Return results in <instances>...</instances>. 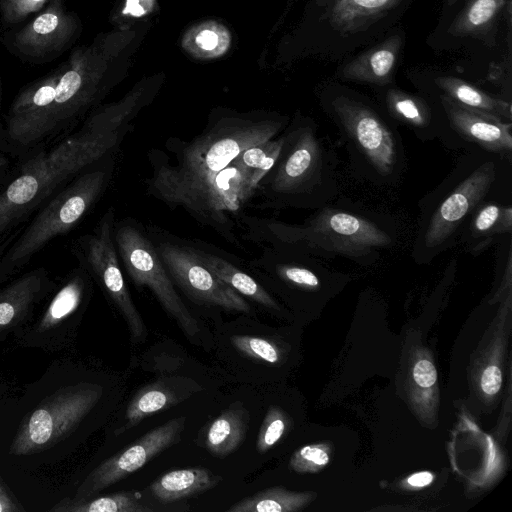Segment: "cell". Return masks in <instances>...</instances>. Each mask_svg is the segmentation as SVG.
<instances>
[{"label": "cell", "mask_w": 512, "mask_h": 512, "mask_svg": "<svg viewBox=\"0 0 512 512\" xmlns=\"http://www.w3.org/2000/svg\"><path fill=\"white\" fill-rule=\"evenodd\" d=\"M126 130L78 131L18 159L0 183V240L88 166L114 153Z\"/></svg>", "instance_id": "7a4b0ae2"}, {"label": "cell", "mask_w": 512, "mask_h": 512, "mask_svg": "<svg viewBox=\"0 0 512 512\" xmlns=\"http://www.w3.org/2000/svg\"><path fill=\"white\" fill-rule=\"evenodd\" d=\"M48 0H2L3 18L8 23H16L31 13L39 11Z\"/></svg>", "instance_id": "4dcf8cb0"}, {"label": "cell", "mask_w": 512, "mask_h": 512, "mask_svg": "<svg viewBox=\"0 0 512 512\" xmlns=\"http://www.w3.org/2000/svg\"><path fill=\"white\" fill-rule=\"evenodd\" d=\"M508 234H512V204L505 198H491L482 201L465 220L456 245L478 256Z\"/></svg>", "instance_id": "ac0fdd59"}, {"label": "cell", "mask_w": 512, "mask_h": 512, "mask_svg": "<svg viewBox=\"0 0 512 512\" xmlns=\"http://www.w3.org/2000/svg\"><path fill=\"white\" fill-rule=\"evenodd\" d=\"M413 378L420 387H432L437 380L436 368L431 361L421 359L413 368Z\"/></svg>", "instance_id": "836d02e7"}, {"label": "cell", "mask_w": 512, "mask_h": 512, "mask_svg": "<svg viewBox=\"0 0 512 512\" xmlns=\"http://www.w3.org/2000/svg\"><path fill=\"white\" fill-rule=\"evenodd\" d=\"M11 169L12 166L9 155L0 150V183L5 180Z\"/></svg>", "instance_id": "60d3db41"}, {"label": "cell", "mask_w": 512, "mask_h": 512, "mask_svg": "<svg viewBox=\"0 0 512 512\" xmlns=\"http://www.w3.org/2000/svg\"><path fill=\"white\" fill-rule=\"evenodd\" d=\"M114 223L115 213L113 208H109L90 232L74 240L71 251L79 266L86 270L119 310L131 336L136 341H143L147 331L119 265L113 238Z\"/></svg>", "instance_id": "7c38bea8"}, {"label": "cell", "mask_w": 512, "mask_h": 512, "mask_svg": "<svg viewBox=\"0 0 512 512\" xmlns=\"http://www.w3.org/2000/svg\"><path fill=\"white\" fill-rule=\"evenodd\" d=\"M306 497L281 487H272L242 499L228 508V512H287L298 509Z\"/></svg>", "instance_id": "4316f807"}, {"label": "cell", "mask_w": 512, "mask_h": 512, "mask_svg": "<svg viewBox=\"0 0 512 512\" xmlns=\"http://www.w3.org/2000/svg\"><path fill=\"white\" fill-rule=\"evenodd\" d=\"M512 161L481 151L467 150L451 171L418 201L419 218L412 246L416 264H430L456 246L459 231L484 200L505 198L511 186Z\"/></svg>", "instance_id": "6da1fadb"}, {"label": "cell", "mask_w": 512, "mask_h": 512, "mask_svg": "<svg viewBox=\"0 0 512 512\" xmlns=\"http://www.w3.org/2000/svg\"><path fill=\"white\" fill-rule=\"evenodd\" d=\"M383 103L388 116L407 127L420 141L438 139L447 146V131L438 106L434 108L420 97L393 89L385 93Z\"/></svg>", "instance_id": "d6986e66"}, {"label": "cell", "mask_w": 512, "mask_h": 512, "mask_svg": "<svg viewBox=\"0 0 512 512\" xmlns=\"http://www.w3.org/2000/svg\"><path fill=\"white\" fill-rule=\"evenodd\" d=\"M50 512H153L132 492H118L101 497L77 499L62 498L49 509Z\"/></svg>", "instance_id": "cb8c5ba5"}, {"label": "cell", "mask_w": 512, "mask_h": 512, "mask_svg": "<svg viewBox=\"0 0 512 512\" xmlns=\"http://www.w3.org/2000/svg\"><path fill=\"white\" fill-rule=\"evenodd\" d=\"M222 477L206 468L172 470L149 487L156 499L161 502H175L214 488Z\"/></svg>", "instance_id": "44dd1931"}, {"label": "cell", "mask_w": 512, "mask_h": 512, "mask_svg": "<svg viewBox=\"0 0 512 512\" xmlns=\"http://www.w3.org/2000/svg\"><path fill=\"white\" fill-rule=\"evenodd\" d=\"M434 84L439 96L446 97L467 109L512 123V107L509 101L491 96L454 77H438Z\"/></svg>", "instance_id": "ffe728a7"}, {"label": "cell", "mask_w": 512, "mask_h": 512, "mask_svg": "<svg viewBox=\"0 0 512 512\" xmlns=\"http://www.w3.org/2000/svg\"><path fill=\"white\" fill-rule=\"evenodd\" d=\"M284 122L234 120L219 123L188 143L180 154L178 166H166L183 176L212 178L226 168L245 149L275 138Z\"/></svg>", "instance_id": "8fae6325"}, {"label": "cell", "mask_w": 512, "mask_h": 512, "mask_svg": "<svg viewBox=\"0 0 512 512\" xmlns=\"http://www.w3.org/2000/svg\"><path fill=\"white\" fill-rule=\"evenodd\" d=\"M0 103H1V87H0ZM2 140H3V123L0 120V150L2 147Z\"/></svg>", "instance_id": "7bdbcfd3"}, {"label": "cell", "mask_w": 512, "mask_h": 512, "mask_svg": "<svg viewBox=\"0 0 512 512\" xmlns=\"http://www.w3.org/2000/svg\"><path fill=\"white\" fill-rule=\"evenodd\" d=\"M147 11V5L143 0H127L123 13L139 17L145 14Z\"/></svg>", "instance_id": "f35d334b"}, {"label": "cell", "mask_w": 512, "mask_h": 512, "mask_svg": "<svg viewBox=\"0 0 512 512\" xmlns=\"http://www.w3.org/2000/svg\"><path fill=\"white\" fill-rule=\"evenodd\" d=\"M235 348L243 354L268 363H277L280 360V351L277 346L264 338L249 335H236L231 338Z\"/></svg>", "instance_id": "f546056e"}, {"label": "cell", "mask_w": 512, "mask_h": 512, "mask_svg": "<svg viewBox=\"0 0 512 512\" xmlns=\"http://www.w3.org/2000/svg\"><path fill=\"white\" fill-rule=\"evenodd\" d=\"M57 280L36 267L0 287V342L24 327L53 291Z\"/></svg>", "instance_id": "2e32d148"}, {"label": "cell", "mask_w": 512, "mask_h": 512, "mask_svg": "<svg viewBox=\"0 0 512 512\" xmlns=\"http://www.w3.org/2000/svg\"><path fill=\"white\" fill-rule=\"evenodd\" d=\"M113 238L125 270L137 286L148 287L183 332L194 337L198 324L174 288L153 241L129 219L114 223Z\"/></svg>", "instance_id": "30bf717a"}, {"label": "cell", "mask_w": 512, "mask_h": 512, "mask_svg": "<svg viewBox=\"0 0 512 512\" xmlns=\"http://www.w3.org/2000/svg\"><path fill=\"white\" fill-rule=\"evenodd\" d=\"M315 210L302 224L267 223V239L276 249L318 259L343 257L364 266L375 264L396 242V229L384 217L330 204Z\"/></svg>", "instance_id": "3957f363"}, {"label": "cell", "mask_w": 512, "mask_h": 512, "mask_svg": "<svg viewBox=\"0 0 512 512\" xmlns=\"http://www.w3.org/2000/svg\"><path fill=\"white\" fill-rule=\"evenodd\" d=\"M101 396L102 388L96 384L62 387L24 417L9 453L27 456L52 448L80 424Z\"/></svg>", "instance_id": "9c48e42d"}, {"label": "cell", "mask_w": 512, "mask_h": 512, "mask_svg": "<svg viewBox=\"0 0 512 512\" xmlns=\"http://www.w3.org/2000/svg\"><path fill=\"white\" fill-rule=\"evenodd\" d=\"M75 31V22L59 4L53 2L14 38L24 56L42 59L61 51Z\"/></svg>", "instance_id": "e0dca14e"}, {"label": "cell", "mask_w": 512, "mask_h": 512, "mask_svg": "<svg viewBox=\"0 0 512 512\" xmlns=\"http://www.w3.org/2000/svg\"><path fill=\"white\" fill-rule=\"evenodd\" d=\"M323 107L336 126L351 174L376 186L399 183L406 154L396 123L385 111L356 95L326 94Z\"/></svg>", "instance_id": "277c9868"}, {"label": "cell", "mask_w": 512, "mask_h": 512, "mask_svg": "<svg viewBox=\"0 0 512 512\" xmlns=\"http://www.w3.org/2000/svg\"><path fill=\"white\" fill-rule=\"evenodd\" d=\"M438 109L447 131V148L478 149L512 161V123L462 107L438 96Z\"/></svg>", "instance_id": "9a60e30c"}, {"label": "cell", "mask_w": 512, "mask_h": 512, "mask_svg": "<svg viewBox=\"0 0 512 512\" xmlns=\"http://www.w3.org/2000/svg\"><path fill=\"white\" fill-rule=\"evenodd\" d=\"M196 45L205 51H212L219 45V35L211 29L200 31L195 37Z\"/></svg>", "instance_id": "8d00e7d4"}, {"label": "cell", "mask_w": 512, "mask_h": 512, "mask_svg": "<svg viewBox=\"0 0 512 512\" xmlns=\"http://www.w3.org/2000/svg\"><path fill=\"white\" fill-rule=\"evenodd\" d=\"M25 508L0 477V512H23Z\"/></svg>", "instance_id": "d590c367"}, {"label": "cell", "mask_w": 512, "mask_h": 512, "mask_svg": "<svg viewBox=\"0 0 512 512\" xmlns=\"http://www.w3.org/2000/svg\"><path fill=\"white\" fill-rule=\"evenodd\" d=\"M92 292V278L81 266L57 280V284L29 323L13 334L22 348L54 353L68 349Z\"/></svg>", "instance_id": "ba28073f"}, {"label": "cell", "mask_w": 512, "mask_h": 512, "mask_svg": "<svg viewBox=\"0 0 512 512\" xmlns=\"http://www.w3.org/2000/svg\"><path fill=\"white\" fill-rule=\"evenodd\" d=\"M178 398L159 384L145 386L130 401L126 410V424L118 430L122 433L143 419L178 403Z\"/></svg>", "instance_id": "484cf974"}, {"label": "cell", "mask_w": 512, "mask_h": 512, "mask_svg": "<svg viewBox=\"0 0 512 512\" xmlns=\"http://www.w3.org/2000/svg\"><path fill=\"white\" fill-rule=\"evenodd\" d=\"M329 462V456L319 446H305L292 458L291 465L296 470H305L312 466H324Z\"/></svg>", "instance_id": "1f68e13d"}, {"label": "cell", "mask_w": 512, "mask_h": 512, "mask_svg": "<svg viewBox=\"0 0 512 512\" xmlns=\"http://www.w3.org/2000/svg\"><path fill=\"white\" fill-rule=\"evenodd\" d=\"M248 179L247 172L234 161L213 178L182 176L162 164L155 170L150 188L152 194L184 207L196 219L233 240L227 213L236 214L253 195Z\"/></svg>", "instance_id": "52a82bcc"}, {"label": "cell", "mask_w": 512, "mask_h": 512, "mask_svg": "<svg viewBox=\"0 0 512 512\" xmlns=\"http://www.w3.org/2000/svg\"><path fill=\"white\" fill-rule=\"evenodd\" d=\"M501 384L502 374L500 369L495 365L488 366L483 371L481 377V388L483 392L488 395H494L500 390Z\"/></svg>", "instance_id": "e575fe53"}, {"label": "cell", "mask_w": 512, "mask_h": 512, "mask_svg": "<svg viewBox=\"0 0 512 512\" xmlns=\"http://www.w3.org/2000/svg\"><path fill=\"white\" fill-rule=\"evenodd\" d=\"M433 475L430 472L423 471L411 475L407 482L413 487H424L433 481Z\"/></svg>", "instance_id": "ab89813d"}, {"label": "cell", "mask_w": 512, "mask_h": 512, "mask_svg": "<svg viewBox=\"0 0 512 512\" xmlns=\"http://www.w3.org/2000/svg\"><path fill=\"white\" fill-rule=\"evenodd\" d=\"M249 416L238 404L224 410L208 427L205 445L215 457L223 458L245 440Z\"/></svg>", "instance_id": "7402d4cb"}, {"label": "cell", "mask_w": 512, "mask_h": 512, "mask_svg": "<svg viewBox=\"0 0 512 512\" xmlns=\"http://www.w3.org/2000/svg\"><path fill=\"white\" fill-rule=\"evenodd\" d=\"M184 426L185 417H178L147 432L127 449L106 459L92 470L78 487L74 498L93 497L136 472L156 455L176 443Z\"/></svg>", "instance_id": "5bb4252c"}, {"label": "cell", "mask_w": 512, "mask_h": 512, "mask_svg": "<svg viewBox=\"0 0 512 512\" xmlns=\"http://www.w3.org/2000/svg\"><path fill=\"white\" fill-rule=\"evenodd\" d=\"M283 135L280 155L265 176L266 197L275 207L317 209L329 204L339 193L332 146L309 118H297Z\"/></svg>", "instance_id": "5b68a950"}, {"label": "cell", "mask_w": 512, "mask_h": 512, "mask_svg": "<svg viewBox=\"0 0 512 512\" xmlns=\"http://www.w3.org/2000/svg\"><path fill=\"white\" fill-rule=\"evenodd\" d=\"M283 143L284 135H281L245 149L233 160L247 172L248 186L252 194L274 166Z\"/></svg>", "instance_id": "d4e9b609"}, {"label": "cell", "mask_w": 512, "mask_h": 512, "mask_svg": "<svg viewBox=\"0 0 512 512\" xmlns=\"http://www.w3.org/2000/svg\"><path fill=\"white\" fill-rule=\"evenodd\" d=\"M112 155L85 168L38 209L0 260V285L16 277L49 242L69 233L91 211L111 181Z\"/></svg>", "instance_id": "8992f818"}, {"label": "cell", "mask_w": 512, "mask_h": 512, "mask_svg": "<svg viewBox=\"0 0 512 512\" xmlns=\"http://www.w3.org/2000/svg\"><path fill=\"white\" fill-rule=\"evenodd\" d=\"M391 0H348L347 5H352L355 12L369 13L387 6Z\"/></svg>", "instance_id": "74e56055"}, {"label": "cell", "mask_w": 512, "mask_h": 512, "mask_svg": "<svg viewBox=\"0 0 512 512\" xmlns=\"http://www.w3.org/2000/svg\"><path fill=\"white\" fill-rule=\"evenodd\" d=\"M287 422L278 407H270L260 427L256 448L259 453L271 449L284 435Z\"/></svg>", "instance_id": "f1b7e54d"}, {"label": "cell", "mask_w": 512, "mask_h": 512, "mask_svg": "<svg viewBox=\"0 0 512 512\" xmlns=\"http://www.w3.org/2000/svg\"><path fill=\"white\" fill-rule=\"evenodd\" d=\"M153 243L171 279L193 301L230 311L250 312L247 301L203 263L195 248L162 237Z\"/></svg>", "instance_id": "4fadbf2b"}, {"label": "cell", "mask_w": 512, "mask_h": 512, "mask_svg": "<svg viewBox=\"0 0 512 512\" xmlns=\"http://www.w3.org/2000/svg\"><path fill=\"white\" fill-rule=\"evenodd\" d=\"M396 54L391 47L374 51L366 61L365 68L350 72L356 79L373 83H385L395 63Z\"/></svg>", "instance_id": "83f0119b"}, {"label": "cell", "mask_w": 512, "mask_h": 512, "mask_svg": "<svg viewBox=\"0 0 512 512\" xmlns=\"http://www.w3.org/2000/svg\"><path fill=\"white\" fill-rule=\"evenodd\" d=\"M22 228L14 230L10 232L6 237H4L2 240H0V260L2 259L3 255L9 248V246L14 242V240L17 238L19 233L21 232Z\"/></svg>", "instance_id": "b9f144b4"}, {"label": "cell", "mask_w": 512, "mask_h": 512, "mask_svg": "<svg viewBox=\"0 0 512 512\" xmlns=\"http://www.w3.org/2000/svg\"><path fill=\"white\" fill-rule=\"evenodd\" d=\"M203 263L223 282L237 293L268 307L277 308L271 295L251 276L241 271L229 261L206 251L195 249Z\"/></svg>", "instance_id": "603a6c76"}, {"label": "cell", "mask_w": 512, "mask_h": 512, "mask_svg": "<svg viewBox=\"0 0 512 512\" xmlns=\"http://www.w3.org/2000/svg\"><path fill=\"white\" fill-rule=\"evenodd\" d=\"M496 10V0H476L470 7L467 18L472 25L479 26L490 20Z\"/></svg>", "instance_id": "d6a6232c"}]
</instances>
